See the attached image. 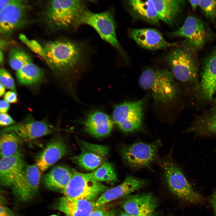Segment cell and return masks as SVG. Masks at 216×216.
Listing matches in <instances>:
<instances>
[{
    "label": "cell",
    "mask_w": 216,
    "mask_h": 216,
    "mask_svg": "<svg viewBox=\"0 0 216 216\" xmlns=\"http://www.w3.org/2000/svg\"><path fill=\"white\" fill-rule=\"evenodd\" d=\"M46 62L52 68L65 72L74 68L82 59L81 49L74 42L67 40L48 42L43 46Z\"/></svg>",
    "instance_id": "6da1fadb"
},
{
    "label": "cell",
    "mask_w": 216,
    "mask_h": 216,
    "mask_svg": "<svg viewBox=\"0 0 216 216\" xmlns=\"http://www.w3.org/2000/svg\"><path fill=\"white\" fill-rule=\"evenodd\" d=\"M172 73L166 69H148L139 79L143 89L150 91L157 102L166 103L172 100L178 92L177 86Z\"/></svg>",
    "instance_id": "7a4b0ae2"
},
{
    "label": "cell",
    "mask_w": 216,
    "mask_h": 216,
    "mask_svg": "<svg viewBox=\"0 0 216 216\" xmlns=\"http://www.w3.org/2000/svg\"><path fill=\"white\" fill-rule=\"evenodd\" d=\"M194 50L188 44L173 49L164 58L173 76L180 81L189 82L197 77L199 64Z\"/></svg>",
    "instance_id": "3957f363"
},
{
    "label": "cell",
    "mask_w": 216,
    "mask_h": 216,
    "mask_svg": "<svg viewBox=\"0 0 216 216\" xmlns=\"http://www.w3.org/2000/svg\"><path fill=\"white\" fill-rule=\"evenodd\" d=\"M86 10L82 0H52L48 3L45 12L47 21L57 29L67 28Z\"/></svg>",
    "instance_id": "277c9868"
},
{
    "label": "cell",
    "mask_w": 216,
    "mask_h": 216,
    "mask_svg": "<svg viewBox=\"0 0 216 216\" xmlns=\"http://www.w3.org/2000/svg\"><path fill=\"white\" fill-rule=\"evenodd\" d=\"M110 188L96 180L92 172L76 171L73 175L62 192L67 197L94 201L98 195Z\"/></svg>",
    "instance_id": "5b68a950"
},
{
    "label": "cell",
    "mask_w": 216,
    "mask_h": 216,
    "mask_svg": "<svg viewBox=\"0 0 216 216\" xmlns=\"http://www.w3.org/2000/svg\"><path fill=\"white\" fill-rule=\"evenodd\" d=\"M167 185L171 192L179 198L192 203L201 202V196L193 189L180 168L171 161L161 163Z\"/></svg>",
    "instance_id": "8992f818"
},
{
    "label": "cell",
    "mask_w": 216,
    "mask_h": 216,
    "mask_svg": "<svg viewBox=\"0 0 216 216\" xmlns=\"http://www.w3.org/2000/svg\"><path fill=\"white\" fill-rule=\"evenodd\" d=\"M82 24L92 27L103 40L118 50L122 51L116 37L114 20L110 12L94 13L86 10L76 20L73 26L76 27Z\"/></svg>",
    "instance_id": "52a82bcc"
},
{
    "label": "cell",
    "mask_w": 216,
    "mask_h": 216,
    "mask_svg": "<svg viewBox=\"0 0 216 216\" xmlns=\"http://www.w3.org/2000/svg\"><path fill=\"white\" fill-rule=\"evenodd\" d=\"M144 100L125 102L116 106L113 112L114 121L122 131L133 132L141 127Z\"/></svg>",
    "instance_id": "ba28073f"
},
{
    "label": "cell",
    "mask_w": 216,
    "mask_h": 216,
    "mask_svg": "<svg viewBox=\"0 0 216 216\" xmlns=\"http://www.w3.org/2000/svg\"><path fill=\"white\" fill-rule=\"evenodd\" d=\"M159 142L146 143L139 142L124 146L122 150L125 163L134 169L146 167L155 159Z\"/></svg>",
    "instance_id": "9c48e42d"
},
{
    "label": "cell",
    "mask_w": 216,
    "mask_h": 216,
    "mask_svg": "<svg viewBox=\"0 0 216 216\" xmlns=\"http://www.w3.org/2000/svg\"><path fill=\"white\" fill-rule=\"evenodd\" d=\"M40 171L36 165H28L24 168L11 187L18 199L27 202L36 196L39 187Z\"/></svg>",
    "instance_id": "30bf717a"
},
{
    "label": "cell",
    "mask_w": 216,
    "mask_h": 216,
    "mask_svg": "<svg viewBox=\"0 0 216 216\" xmlns=\"http://www.w3.org/2000/svg\"><path fill=\"white\" fill-rule=\"evenodd\" d=\"M79 142L80 152L71 159L81 168L94 171L106 161L109 152L107 146L80 140H79Z\"/></svg>",
    "instance_id": "8fae6325"
},
{
    "label": "cell",
    "mask_w": 216,
    "mask_h": 216,
    "mask_svg": "<svg viewBox=\"0 0 216 216\" xmlns=\"http://www.w3.org/2000/svg\"><path fill=\"white\" fill-rule=\"evenodd\" d=\"M27 6L24 1L15 0L12 4L0 11V31L9 34L25 23Z\"/></svg>",
    "instance_id": "7c38bea8"
},
{
    "label": "cell",
    "mask_w": 216,
    "mask_h": 216,
    "mask_svg": "<svg viewBox=\"0 0 216 216\" xmlns=\"http://www.w3.org/2000/svg\"><path fill=\"white\" fill-rule=\"evenodd\" d=\"M171 35L172 37L186 38L188 43L194 50L202 48L207 37V31L203 22L198 18L192 16L188 17L182 26Z\"/></svg>",
    "instance_id": "4fadbf2b"
},
{
    "label": "cell",
    "mask_w": 216,
    "mask_h": 216,
    "mask_svg": "<svg viewBox=\"0 0 216 216\" xmlns=\"http://www.w3.org/2000/svg\"><path fill=\"white\" fill-rule=\"evenodd\" d=\"M130 37L141 47L155 50L173 47L177 44L166 41L160 32L154 28H130L128 31Z\"/></svg>",
    "instance_id": "5bb4252c"
},
{
    "label": "cell",
    "mask_w": 216,
    "mask_h": 216,
    "mask_svg": "<svg viewBox=\"0 0 216 216\" xmlns=\"http://www.w3.org/2000/svg\"><path fill=\"white\" fill-rule=\"evenodd\" d=\"M146 184L145 181L134 176H128L120 184L104 192L96 200V206L106 204L121 197L139 190Z\"/></svg>",
    "instance_id": "9a60e30c"
},
{
    "label": "cell",
    "mask_w": 216,
    "mask_h": 216,
    "mask_svg": "<svg viewBox=\"0 0 216 216\" xmlns=\"http://www.w3.org/2000/svg\"><path fill=\"white\" fill-rule=\"evenodd\" d=\"M157 202L151 194L129 196L123 201L124 212L132 216H149L154 214Z\"/></svg>",
    "instance_id": "2e32d148"
},
{
    "label": "cell",
    "mask_w": 216,
    "mask_h": 216,
    "mask_svg": "<svg viewBox=\"0 0 216 216\" xmlns=\"http://www.w3.org/2000/svg\"><path fill=\"white\" fill-rule=\"evenodd\" d=\"M24 161L19 150L11 156L1 158L0 182L3 186L11 187L24 168Z\"/></svg>",
    "instance_id": "e0dca14e"
},
{
    "label": "cell",
    "mask_w": 216,
    "mask_h": 216,
    "mask_svg": "<svg viewBox=\"0 0 216 216\" xmlns=\"http://www.w3.org/2000/svg\"><path fill=\"white\" fill-rule=\"evenodd\" d=\"M55 130L43 121L31 120L5 128L1 133L12 132L19 137L30 140L48 134Z\"/></svg>",
    "instance_id": "ac0fdd59"
},
{
    "label": "cell",
    "mask_w": 216,
    "mask_h": 216,
    "mask_svg": "<svg viewBox=\"0 0 216 216\" xmlns=\"http://www.w3.org/2000/svg\"><path fill=\"white\" fill-rule=\"evenodd\" d=\"M200 82L203 96L211 100L216 92V45L204 60Z\"/></svg>",
    "instance_id": "d6986e66"
},
{
    "label": "cell",
    "mask_w": 216,
    "mask_h": 216,
    "mask_svg": "<svg viewBox=\"0 0 216 216\" xmlns=\"http://www.w3.org/2000/svg\"><path fill=\"white\" fill-rule=\"evenodd\" d=\"M67 148L62 141L58 138L51 140L36 158L35 165L44 172L61 158L66 153Z\"/></svg>",
    "instance_id": "ffe728a7"
},
{
    "label": "cell",
    "mask_w": 216,
    "mask_h": 216,
    "mask_svg": "<svg viewBox=\"0 0 216 216\" xmlns=\"http://www.w3.org/2000/svg\"><path fill=\"white\" fill-rule=\"evenodd\" d=\"M85 131L94 137H103L109 135L113 126L112 121L106 114L95 111L90 113L83 122Z\"/></svg>",
    "instance_id": "44dd1931"
},
{
    "label": "cell",
    "mask_w": 216,
    "mask_h": 216,
    "mask_svg": "<svg viewBox=\"0 0 216 216\" xmlns=\"http://www.w3.org/2000/svg\"><path fill=\"white\" fill-rule=\"evenodd\" d=\"M54 207L66 216H89L96 206L95 201L64 196L58 199Z\"/></svg>",
    "instance_id": "7402d4cb"
},
{
    "label": "cell",
    "mask_w": 216,
    "mask_h": 216,
    "mask_svg": "<svg viewBox=\"0 0 216 216\" xmlns=\"http://www.w3.org/2000/svg\"><path fill=\"white\" fill-rule=\"evenodd\" d=\"M73 172L62 165L54 167L44 176L43 182L45 187L51 190H64L73 175Z\"/></svg>",
    "instance_id": "603a6c76"
},
{
    "label": "cell",
    "mask_w": 216,
    "mask_h": 216,
    "mask_svg": "<svg viewBox=\"0 0 216 216\" xmlns=\"http://www.w3.org/2000/svg\"><path fill=\"white\" fill-rule=\"evenodd\" d=\"M159 20L172 25L181 12L184 1L152 0Z\"/></svg>",
    "instance_id": "cb8c5ba5"
},
{
    "label": "cell",
    "mask_w": 216,
    "mask_h": 216,
    "mask_svg": "<svg viewBox=\"0 0 216 216\" xmlns=\"http://www.w3.org/2000/svg\"><path fill=\"white\" fill-rule=\"evenodd\" d=\"M128 3L130 9L137 16L151 24L158 25L160 20L152 0H132Z\"/></svg>",
    "instance_id": "d4e9b609"
},
{
    "label": "cell",
    "mask_w": 216,
    "mask_h": 216,
    "mask_svg": "<svg viewBox=\"0 0 216 216\" xmlns=\"http://www.w3.org/2000/svg\"><path fill=\"white\" fill-rule=\"evenodd\" d=\"M16 76L21 84L32 85L40 81L43 77V72L41 69L32 61L23 66L16 71Z\"/></svg>",
    "instance_id": "484cf974"
},
{
    "label": "cell",
    "mask_w": 216,
    "mask_h": 216,
    "mask_svg": "<svg viewBox=\"0 0 216 216\" xmlns=\"http://www.w3.org/2000/svg\"><path fill=\"white\" fill-rule=\"evenodd\" d=\"M19 137L14 133H1L0 139L1 157H7L15 154L19 150Z\"/></svg>",
    "instance_id": "4316f807"
},
{
    "label": "cell",
    "mask_w": 216,
    "mask_h": 216,
    "mask_svg": "<svg viewBox=\"0 0 216 216\" xmlns=\"http://www.w3.org/2000/svg\"><path fill=\"white\" fill-rule=\"evenodd\" d=\"M94 178L101 182L113 184L118 180L115 170L112 165L105 161L98 168L92 172Z\"/></svg>",
    "instance_id": "83f0119b"
},
{
    "label": "cell",
    "mask_w": 216,
    "mask_h": 216,
    "mask_svg": "<svg viewBox=\"0 0 216 216\" xmlns=\"http://www.w3.org/2000/svg\"><path fill=\"white\" fill-rule=\"evenodd\" d=\"M31 61L28 55L20 48L14 47L10 51L8 54L9 63L11 68L16 71Z\"/></svg>",
    "instance_id": "f1b7e54d"
},
{
    "label": "cell",
    "mask_w": 216,
    "mask_h": 216,
    "mask_svg": "<svg viewBox=\"0 0 216 216\" xmlns=\"http://www.w3.org/2000/svg\"><path fill=\"white\" fill-rule=\"evenodd\" d=\"M206 17L212 22L216 21V0H200L199 6Z\"/></svg>",
    "instance_id": "f546056e"
},
{
    "label": "cell",
    "mask_w": 216,
    "mask_h": 216,
    "mask_svg": "<svg viewBox=\"0 0 216 216\" xmlns=\"http://www.w3.org/2000/svg\"><path fill=\"white\" fill-rule=\"evenodd\" d=\"M19 38L31 50L41 57L46 61V56L43 46L36 41L30 40L24 34L19 35Z\"/></svg>",
    "instance_id": "4dcf8cb0"
},
{
    "label": "cell",
    "mask_w": 216,
    "mask_h": 216,
    "mask_svg": "<svg viewBox=\"0 0 216 216\" xmlns=\"http://www.w3.org/2000/svg\"><path fill=\"white\" fill-rule=\"evenodd\" d=\"M0 82L5 87L13 91H15L14 81L10 73L4 68L0 70Z\"/></svg>",
    "instance_id": "1f68e13d"
},
{
    "label": "cell",
    "mask_w": 216,
    "mask_h": 216,
    "mask_svg": "<svg viewBox=\"0 0 216 216\" xmlns=\"http://www.w3.org/2000/svg\"><path fill=\"white\" fill-rule=\"evenodd\" d=\"M14 120L7 113H1L0 115V124L2 126H6L14 124Z\"/></svg>",
    "instance_id": "d6a6232c"
},
{
    "label": "cell",
    "mask_w": 216,
    "mask_h": 216,
    "mask_svg": "<svg viewBox=\"0 0 216 216\" xmlns=\"http://www.w3.org/2000/svg\"><path fill=\"white\" fill-rule=\"evenodd\" d=\"M106 204L96 206L89 216H103L109 210Z\"/></svg>",
    "instance_id": "836d02e7"
},
{
    "label": "cell",
    "mask_w": 216,
    "mask_h": 216,
    "mask_svg": "<svg viewBox=\"0 0 216 216\" xmlns=\"http://www.w3.org/2000/svg\"><path fill=\"white\" fill-rule=\"evenodd\" d=\"M4 100L9 103H14L17 102V96L14 91H8L5 94Z\"/></svg>",
    "instance_id": "e575fe53"
},
{
    "label": "cell",
    "mask_w": 216,
    "mask_h": 216,
    "mask_svg": "<svg viewBox=\"0 0 216 216\" xmlns=\"http://www.w3.org/2000/svg\"><path fill=\"white\" fill-rule=\"evenodd\" d=\"M0 216H16L15 213L6 206L1 204Z\"/></svg>",
    "instance_id": "d590c367"
},
{
    "label": "cell",
    "mask_w": 216,
    "mask_h": 216,
    "mask_svg": "<svg viewBox=\"0 0 216 216\" xmlns=\"http://www.w3.org/2000/svg\"><path fill=\"white\" fill-rule=\"evenodd\" d=\"M10 107L9 103L4 100H1L0 102V112L1 113H6Z\"/></svg>",
    "instance_id": "8d00e7d4"
},
{
    "label": "cell",
    "mask_w": 216,
    "mask_h": 216,
    "mask_svg": "<svg viewBox=\"0 0 216 216\" xmlns=\"http://www.w3.org/2000/svg\"><path fill=\"white\" fill-rule=\"evenodd\" d=\"M15 0H0V11L12 4Z\"/></svg>",
    "instance_id": "74e56055"
},
{
    "label": "cell",
    "mask_w": 216,
    "mask_h": 216,
    "mask_svg": "<svg viewBox=\"0 0 216 216\" xmlns=\"http://www.w3.org/2000/svg\"><path fill=\"white\" fill-rule=\"evenodd\" d=\"M210 200L211 204L216 214V192L212 196Z\"/></svg>",
    "instance_id": "f35d334b"
},
{
    "label": "cell",
    "mask_w": 216,
    "mask_h": 216,
    "mask_svg": "<svg viewBox=\"0 0 216 216\" xmlns=\"http://www.w3.org/2000/svg\"><path fill=\"white\" fill-rule=\"evenodd\" d=\"M189 2L192 7V9L195 10L199 6L200 0H189Z\"/></svg>",
    "instance_id": "ab89813d"
},
{
    "label": "cell",
    "mask_w": 216,
    "mask_h": 216,
    "mask_svg": "<svg viewBox=\"0 0 216 216\" xmlns=\"http://www.w3.org/2000/svg\"><path fill=\"white\" fill-rule=\"evenodd\" d=\"M103 216H117L116 211L113 209H109Z\"/></svg>",
    "instance_id": "60d3db41"
},
{
    "label": "cell",
    "mask_w": 216,
    "mask_h": 216,
    "mask_svg": "<svg viewBox=\"0 0 216 216\" xmlns=\"http://www.w3.org/2000/svg\"><path fill=\"white\" fill-rule=\"evenodd\" d=\"M5 91V87L0 83V96H2L4 94Z\"/></svg>",
    "instance_id": "b9f144b4"
},
{
    "label": "cell",
    "mask_w": 216,
    "mask_h": 216,
    "mask_svg": "<svg viewBox=\"0 0 216 216\" xmlns=\"http://www.w3.org/2000/svg\"><path fill=\"white\" fill-rule=\"evenodd\" d=\"M4 55L2 50H0V63H2L4 61Z\"/></svg>",
    "instance_id": "7bdbcfd3"
},
{
    "label": "cell",
    "mask_w": 216,
    "mask_h": 216,
    "mask_svg": "<svg viewBox=\"0 0 216 216\" xmlns=\"http://www.w3.org/2000/svg\"><path fill=\"white\" fill-rule=\"evenodd\" d=\"M118 216H132L129 215L125 212H122L119 214ZM149 216H156L154 214H153Z\"/></svg>",
    "instance_id": "ee69618b"
},
{
    "label": "cell",
    "mask_w": 216,
    "mask_h": 216,
    "mask_svg": "<svg viewBox=\"0 0 216 216\" xmlns=\"http://www.w3.org/2000/svg\"><path fill=\"white\" fill-rule=\"evenodd\" d=\"M50 216H58L56 215H52Z\"/></svg>",
    "instance_id": "f6af8a7d"
}]
</instances>
